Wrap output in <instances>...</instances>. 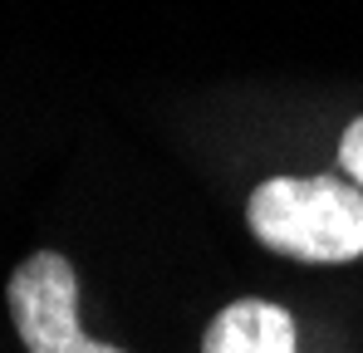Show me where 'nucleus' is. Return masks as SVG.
<instances>
[{
  "label": "nucleus",
  "mask_w": 363,
  "mask_h": 353,
  "mask_svg": "<svg viewBox=\"0 0 363 353\" xmlns=\"http://www.w3.org/2000/svg\"><path fill=\"white\" fill-rule=\"evenodd\" d=\"M10 324L25 353H89L94 339L79 324V275L60 250H35L10 270Z\"/></svg>",
  "instance_id": "nucleus-2"
},
{
  "label": "nucleus",
  "mask_w": 363,
  "mask_h": 353,
  "mask_svg": "<svg viewBox=\"0 0 363 353\" xmlns=\"http://www.w3.org/2000/svg\"><path fill=\"white\" fill-rule=\"evenodd\" d=\"M89 353H128V349H113V344H94Z\"/></svg>",
  "instance_id": "nucleus-5"
},
{
  "label": "nucleus",
  "mask_w": 363,
  "mask_h": 353,
  "mask_svg": "<svg viewBox=\"0 0 363 353\" xmlns=\"http://www.w3.org/2000/svg\"><path fill=\"white\" fill-rule=\"evenodd\" d=\"M245 226L275 255L349 265L363 255V186L344 176H270L250 191Z\"/></svg>",
  "instance_id": "nucleus-1"
},
{
  "label": "nucleus",
  "mask_w": 363,
  "mask_h": 353,
  "mask_svg": "<svg viewBox=\"0 0 363 353\" xmlns=\"http://www.w3.org/2000/svg\"><path fill=\"white\" fill-rule=\"evenodd\" d=\"M201 353H300V334L290 309L270 299H236L206 324Z\"/></svg>",
  "instance_id": "nucleus-3"
},
{
  "label": "nucleus",
  "mask_w": 363,
  "mask_h": 353,
  "mask_svg": "<svg viewBox=\"0 0 363 353\" xmlns=\"http://www.w3.org/2000/svg\"><path fill=\"white\" fill-rule=\"evenodd\" d=\"M339 167L344 176H354V186H363V118H354L339 138Z\"/></svg>",
  "instance_id": "nucleus-4"
}]
</instances>
